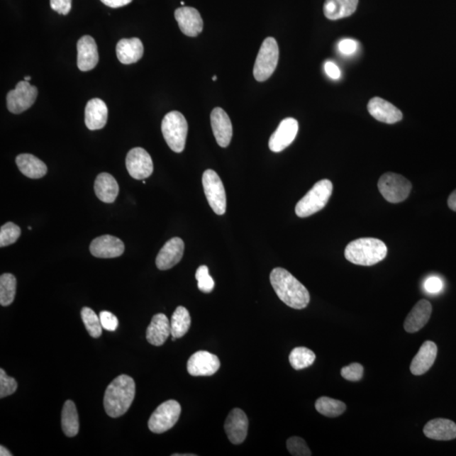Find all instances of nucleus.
I'll return each instance as SVG.
<instances>
[{
	"label": "nucleus",
	"instance_id": "nucleus-1",
	"mask_svg": "<svg viewBox=\"0 0 456 456\" xmlns=\"http://www.w3.org/2000/svg\"><path fill=\"white\" fill-rule=\"evenodd\" d=\"M272 286L283 303L295 309H303L311 302L306 287L283 268H274L269 276Z\"/></svg>",
	"mask_w": 456,
	"mask_h": 456
},
{
	"label": "nucleus",
	"instance_id": "nucleus-2",
	"mask_svg": "<svg viewBox=\"0 0 456 456\" xmlns=\"http://www.w3.org/2000/svg\"><path fill=\"white\" fill-rule=\"evenodd\" d=\"M135 396V383L130 376L122 374L111 383L104 395V409L111 418L127 413Z\"/></svg>",
	"mask_w": 456,
	"mask_h": 456
},
{
	"label": "nucleus",
	"instance_id": "nucleus-3",
	"mask_svg": "<svg viewBox=\"0 0 456 456\" xmlns=\"http://www.w3.org/2000/svg\"><path fill=\"white\" fill-rule=\"evenodd\" d=\"M387 252V245L379 239L362 238L349 243L345 257L354 265L371 267L385 259Z\"/></svg>",
	"mask_w": 456,
	"mask_h": 456
},
{
	"label": "nucleus",
	"instance_id": "nucleus-4",
	"mask_svg": "<svg viewBox=\"0 0 456 456\" xmlns=\"http://www.w3.org/2000/svg\"><path fill=\"white\" fill-rule=\"evenodd\" d=\"M332 191H333V184L329 179L318 181L296 204L295 208L296 216L305 218L321 211L328 203Z\"/></svg>",
	"mask_w": 456,
	"mask_h": 456
},
{
	"label": "nucleus",
	"instance_id": "nucleus-5",
	"mask_svg": "<svg viewBox=\"0 0 456 456\" xmlns=\"http://www.w3.org/2000/svg\"><path fill=\"white\" fill-rule=\"evenodd\" d=\"M162 132L167 144L176 153H181L185 148L188 135V123L178 111L168 113L162 122Z\"/></svg>",
	"mask_w": 456,
	"mask_h": 456
},
{
	"label": "nucleus",
	"instance_id": "nucleus-6",
	"mask_svg": "<svg viewBox=\"0 0 456 456\" xmlns=\"http://www.w3.org/2000/svg\"><path fill=\"white\" fill-rule=\"evenodd\" d=\"M279 60V47L276 39H265L260 47L254 66V77L257 82L267 81L272 77Z\"/></svg>",
	"mask_w": 456,
	"mask_h": 456
},
{
	"label": "nucleus",
	"instance_id": "nucleus-7",
	"mask_svg": "<svg viewBox=\"0 0 456 456\" xmlns=\"http://www.w3.org/2000/svg\"><path fill=\"white\" fill-rule=\"evenodd\" d=\"M378 188L385 200L396 204L406 200L413 185L408 179L400 174L387 172L380 177Z\"/></svg>",
	"mask_w": 456,
	"mask_h": 456
},
{
	"label": "nucleus",
	"instance_id": "nucleus-8",
	"mask_svg": "<svg viewBox=\"0 0 456 456\" xmlns=\"http://www.w3.org/2000/svg\"><path fill=\"white\" fill-rule=\"evenodd\" d=\"M204 191L208 203L216 215L225 214L227 210V197L223 181L214 170L208 169L202 176Z\"/></svg>",
	"mask_w": 456,
	"mask_h": 456
},
{
	"label": "nucleus",
	"instance_id": "nucleus-9",
	"mask_svg": "<svg viewBox=\"0 0 456 456\" xmlns=\"http://www.w3.org/2000/svg\"><path fill=\"white\" fill-rule=\"evenodd\" d=\"M181 406L178 401L169 400L163 402L150 416L148 427L154 433H165L178 422Z\"/></svg>",
	"mask_w": 456,
	"mask_h": 456
},
{
	"label": "nucleus",
	"instance_id": "nucleus-10",
	"mask_svg": "<svg viewBox=\"0 0 456 456\" xmlns=\"http://www.w3.org/2000/svg\"><path fill=\"white\" fill-rule=\"evenodd\" d=\"M38 95V88L28 82H20L7 95V108L11 113L20 114L34 104Z\"/></svg>",
	"mask_w": 456,
	"mask_h": 456
},
{
	"label": "nucleus",
	"instance_id": "nucleus-11",
	"mask_svg": "<svg viewBox=\"0 0 456 456\" xmlns=\"http://www.w3.org/2000/svg\"><path fill=\"white\" fill-rule=\"evenodd\" d=\"M126 167L133 179L144 180L152 174L154 167L152 157L146 150L135 148L128 152L126 157Z\"/></svg>",
	"mask_w": 456,
	"mask_h": 456
},
{
	"label": "nucleus",
	"instance_id": "nucleus-12",
	"mask_svg": "<svg viewBox=\"0 0 456 456\" xmlns=\"http://www.w3.org/2000/svg\"><path fill=\"white\" fill-rule=\"evenodd\" d=\"M299 132V122L294 118H287L280 123L269 138V148L273 152H281L294 143Z\"/></svg>",
	"mask_w": 456,
	"mask_h": 456
},
{
	"label": "nucleus",
	"instance_id": "nucleus-13",
	"mask_svg": "<svg viewBox=\"0 0 456 456\" xmlns=\"http://www.w3.org/2000/svg\"><path fill=\"white\" fill-rule=\"evenodd\" d=\"M218 356L206 351H198L189 357L187 364L189 374L192 376H211L220 369Z\"/></svg>",
	"mask_w": 456,
	"mask_h": 456
},
{
	"label": "nucleus",
	"instance_id": "nucleus-14",
	"mask_svg": "<svg viewBox=\"0 0 456 456\" xmlns=\"http://www.w3.org/2000/svg\"><path fill=\"white\" fill-rule=\"evenodd\" d=\"M224 428L229 440L233 445L242 444L245 440L249 428V420L245 411L239 408L232 410L226 420Z\"/></svg>",
	"mask_w": 456,
	"mask_h": 456
},
{
	"label": "nucleus",
	"instance_id": "nucleus-15",
	"mask_svg": "<svg viewBox=\"0 0 456 456\" xmlns=\"http://www.w3.org/2000/svg\"><path fill=\"white\" fill-rule=\"evenodd\" d=\"M181 32L188 37H197L202 33L203 20L196 9L192 7H181L177 9L174 13Z\"/></svg>",
	"mask_w": 456,
	"mask_h": 456
},
{
	"label": "nucleus",
	"instance_id": "nucleus-16",
	"mask_svg": "<svg viewBox=\"0 0 456 456\" xmlns=\"http://www.w3.org/2000/svg\"><path fill=\"white\" fill-rule=\"evenodd\" d=\"M184 243L180 238L168 240L159 252L156 260L157 267L161 271H167L174 267L183 258Z\"/></svg>",
	"mask_w": 456,
	"mask_h": 456
},
{
	"label": "nucleus",
	"instance_id": "nucleus-17",
	"mask_svg": "<svg viewBox=\"0 0 456 456\" xmlns=\"http://www.w3.org/2000/svg\"><path fill=\"white\" fill-rule=\"evenodd\" d=\"M211 122L216 143L221 148H228L233 137L232 122L228 113L223 109L216 108L212 110Z\"/></svg>",
	"mask_w": 456,
	"mask_h": 456
},
{
	"label": "nucleus",
	"instance_id": "nucleus-18",
	"mask_svg": "<svg viewBox=\"0 0 456 456\" xmlns=\"http://www.w3.org/2000/svg\"><path fill=\"white\" fill-rule=\"evenodd\" d=\"M90 251L96 258H116L125 252V245L121 239L114 236L104 235L95 238L91 242Z\"/></svg>",
	"mask_w": 456,
	"mask_h": 456
},
{
	"label": "nucleus",
	"instance_id": "nucleus-19",
	"mask_svg": "<svg viewBox=\"0 0 456 456\" xmlns=\"http://www.w3.org/2000/svg\"><path fill=\"white\" fill-rule=\"evenodd\" d=\"M99 61V50L94 38L83 36L77 43V66L81 72L94 69Z\"/></svg>",
	"mask_w": 456,
	"mask_h": 456
},
{
	"label": "nucleus",
	"instance_id": "nucleus-20",
	"mask_svg": "<svg viewBox=\"0 0 456 456\" xmlns=\"http://www.w3.org/2000/svg\"><path fill=\"white\" fill-rule=\"evenodd\" d=\"M367 110L376 121L389 125L401 121L403 117L401 110L380 97L372 99L367 104Z\"/></svg>",
	"mask_w": 456,
	"mask_h": 456
},
{
	"label": "nucleus",
	"instance_id": "nucleus-21",
	"mask_svg": "<svg viewBox=\"0 0 456 456\" xmlns=\"http://www.w3.org/2000/svg\"><path fill=\"white\" fill-rule=\"evenodd\" d=\"M433 307L428 300H420L407 316L404 329L408 333H416L423 329L431 317Z\"/></svg>",
	"mask_w": 456,
	"mask_h": 456
},
{
	"label": "nucleus",
	"instance_id": "nucleus-22",
	"mask_svg": "<svg viewBox=\"0 0 456 456\" xmlns=\"http://www.w3.org/2000/svg\"><path fill=\"white\" fill-rule=\"evenodd\" d=\"M437 353L438 347L435 343L431 340L425 342L411 362L410 366L411 374L419 376L427 373L435 364Z\"/></svg>",
	"mask_w": 456,
	"mask_h": 456
},
{
	"label": "nucleus",
	"instance_id": "nucleus-23",
	"mask_svg": "<svg viewBox=\"0 0 456 456\" xmlns=\"http://www.w3.org/2000/svg\"><path fill=\"white\" fill-rule=\"evenodd\" d=\"M423 433L433 440H452L456 438V424L449 419H433L425 425Z\"/></svg>",
	"mask_w": 456,
	"mask_h": 456
},
{
	"label": "nucleus",
	"instance_id": "nucleus-24",
	"mask_svg": "<svg viewBox=\"0 0 456 456\" xmlns=\"http://www.w3.org/2000/svg\"><path fill=\"white\" fill-rule=\"evenodd\" d=\"M171 335V323L165 314L154 316L146 330V339L153 346L160 347L166 343Z\"/></svg>",
	"mask_w": 456,
	"mask_h": 456
},
{
	"label": "nucleus",
	"instance_id": "nucleus-25",
	"mask_svg": "<svg viewBox=\"0 0 456 456\" xmlns=\"http://www.w3.org/2000/svg\"><path fill=\"white\" fill-rule=\"evenodd\" d=\"M109 110L107 105L100 99H93L88 101L85 110V123L90 130H101L108 121Z\"/></svg>",
	"mask_w": 456,
	"mask_h": 456
},
{
	"label": "nucleus",
	"instance_id": "nucleus-26",
	"mask_svg": "<svg viewBox=\"0 0 456 456\" xmlns=\"http://www.w3.org/2000/svg\"><path fill=\"white\" fill-rule=\"evenodd\" d=\"M116 52L118 59L122 64H135L143 56V42L136 38L121 39L117 44Z\"/></svg>",
	"mask_w": 456,
	"mask_h": 456
},
{
	"label": "nucleus",
	"instance_id": "nucleus-27",
	"mask_svg": "<svg viewBox=\"0 0 456 456\" xmlns=\"http://www.w3.org/2000/svg\"><path fill=\"white\" fill-rule=\"evenodd\" d=\"M94 189L96 197L105 203L114 202L119 192L116 179L107 172H101L96 177Z\"/></svg>",
	"mask_w": 456,
	"mask_h": 456
},
{
	"label": "nucleus",
	"instance_id": "nucleus-28",
	"mask_svg": "<svg viewBox=\"0 0 456 456\" xmlns=\"http://www.w3.org/2000/svg\"><path fill=\"white\" fill-rule=\"evenodd\" d=\"M16 162L22 174L30 179H41L47 174L45 163L32 154H21L16 157Z\"/></svg>",
	"mask_w": 456,
	"mask_h": 456
},
{
	"label": "nucleus",
	"instance_id": "nucleus-29",
	"mask_svg": "<svg viewBox=\"0 0 456 456\" xmlns=\"http://www.w3.org/2000/svg\"><path fill=\"white\" fill-rule=\"evenodd\" d=\"M357 4L358 0H326L324 14L331 21L346 18L356 11Z\"/></svg>",
	"mask_w": 456,
	"mask_h": 456
},
{
	"label": "nucleus",
	"instance_id": "nucleus-30",
	"mask_svg": "<svg viewBox=\"0 0 456 456\" xmlns=\"http://www.w3.org/2000/svg\"><path fill=\"white\" fill-rule=\"evenodd\" d=\"M62 428L65 435L68 437H74L79 433V416L74 403L67 401L65 403L62 411Z\"/></svg>",
	"mask_w": 456,
	"mask_h": 456
},
{
	"label": "nucleus",
	"instance_id": "nucleus-31",
	"mask_svg": "<svg viewBox=\"0 0 456 456\" xmlns=\"http://www.w3.org/2000/svg\"><path fill=\"white\" fill-rule=\"evenodd\" d=\"M171 335L177 339L183 338L191 325V318L187 308L179 306L176 308L171 320Z\"/></svg>",
	"mask_w": 456,
	"mask_h": 456
},
{
	"label": "nucleus",
	"instance_id": "nucleus-32",
	"mask_svg": "<svg viewBox=\"0 0 456 456\" xmlns=\"http://www.w3.org/2000/svg\"><path fill=\"white\" fill-rule=\"evenodd\" d=\"M316 408L318 413L326 417L336 418L345 413L347 406L343 401L323 396L316 401Z\"/></svg>",
	"mask_w": 456,
	"mask_h": 456
},
{
	"label": "nucleus",
	"instance_id": "nucleus-33",
	"mask_svg": "<svg viewBox=\"0 0 456 456\" xmlns=\"http://www.w3.org/2000/svg\"><path fill=\"white\" fill-rule=\"evenodd\" d=\"M316 354L307 347H296L290 353V365L295 370H301L311 367L316 361Z\"/></svg>",
	"mask_w": 456,
	"mask_h": 456
},
{
	"label": "nucleus",
	"instance_id": "nucleus-34",
	"mask_svg": "<svg viewBox=\"0 0 456 456\" xmlns=\"http://www.w3.org/2000/svg\"><path fill=\"white\" fill-rule=\"evenodd\" d=\"M16 279L12 274L6 273L0 277V304L9 306L15 299Z\"/></svg>",
	"mask_w": 456,
	"mask_h": 456
},
{
	"label": "nucleus",
	"instance_id": "nucleus-35",
	"mask_svg": "<svg viewBox=\"0 0 456 456\" xmlns=\"http://www.w3.org/2000/svg\"><path fill=\"white\" fill-rule=\"evenodd\" d=\"M82 318L85 325L88 333L90 334L93 338H99L103 332V326H101L100 317L96 316V313L92 311L91 308L84 307L81 312Z\"/></svg>",
	"mask_w": 456,
	"mask_h": 456
},
{
	"label": "nucleus",
	"instance_id": "nucleus-36",
	"mask_svg": "<svg viewBox=\"0 0 456 456\" xmlns=\"http://www.w3.org/2000/svg\"><path fill=\"white\" fill-rule=\"evenodd\" d=\"M21 228L13 223H7L0 229V247L4 248L15 243L21 236Z\"/></svg>",
	"mask_w": 456,
	"mask_h": 456
},
{
	"label": "nucleus",
	"instance_id": "nucleus-37",
	"mask_svg": "<svg viewBox=\"0 0 456 456\" xmlns=\"http://www.w3.org/2000/svg\"><path fill=\"white\" fill-rule=\"evenodd\" d=\"M196 278L198 282V289L205 294H210L213 291L215 282L210 276L209 269L206 265H201L199 267L196 274Z\"/></svg>",
	"mask_w": 456,
	"mask_h": 456
},
{
	"label": "nucleus",
	"instance_id": "nucleus-38",
	"mask_svg": "<svg viewBox=\"0 0 456 456\" xmlns=\"http://www.w3.org/2000/svg\"><path fill=\"white\" fill-rule=\"evenodd\" d=\"M287 450L292 455L295 456H311V450H309L306 442L302 438L291 437L287 441Z\"/></svg>",
	"mask_w": 456,
	"mask_h": 456
},
{
	"label": "nucleus",
	"instance_id": "nucleus-39",
	"mask_svg": "<svg viewBox=\"0 0 456 456\" xmlns=\"http://www.w3.org/2000/svg\"><path fill=\"white\" fill-rule=\"evenodd\" d=\"M18 388L16 380L9 377L3 369H0V398H4L14 394Z\"/></svg>",
	"mask_w": 456,
	"mask_h": 456
},
{
	"label": "nucleus",
	"instance_id": "nucleus-40",
	"mask_svg": "<svg viewBox=\"0 0 456 456\" xmlns=\"http://www.w3.org/2000/svg\"><path fill=\"white\" fill-rule=\"evenodd\" d=\"M364 371V367L362 365L354 362V364L343 367L340 374L348 382H356L362 379Z\"/></svg>",
	"mask_w": 456,
	"mask_h": 456
},
{
	"label": "nucleus",
	"instance_id": "nucleus-41",
	"mask_svg": "<svg viewBox=\"0 0 456 456\" xmlns=\"http://www.w3.org/2000/svg\"><path fill=\"white\" fill-rule=\"evenodd\" d=\"M101 326L108 331H115L118 326V320L113 313L109 311H101L99 314Z\"/></svg>",
	"mask_w": 456,
	"mask_h": 456
},
{
	"label": "nucleus",
	"instance_id": "nucleus-42",
	"mask_svg": "<svg viewBox=\"0 0 456 456\" xmlns=\"http://www.w3.org/2000/svg\"><path fill=\"white\" fill-rule=\"evenodd\" d=\"M50 6L60 15H68L72 11V0H50Z\"/></svg>",
	"mask_w": 456,
	"mask_h": 456
},
{
	"label": "nucleus",
	"instance_id": "nucleus-43",
	"mask_svg": "<svg viewBox=\"0 0 456 456\" xmlns=\"http://www.w3.org/2000/svg\"><path fill=\"white\" fill-rule=\"evenodd\" d=\"M444 287V283L440 277H430L427 279L424 282V289L429 294H438L440 292Z\"/></svg>",
	"mask_w": 456,
	"mask_h": 456
},
{
	"label": "nucleus",
	"instance_id": "nucleus-44",
	"mask_svg": "<svg viewBox=\"0 0 456 456\" xmlns=\"http://www.w3.org/2000/svg\"><path fill=\"white\" fill-rule=\"evenodd\" d=\"M338 48L345 55H351L356 52L357 43L352 39H343L339 43Z\"/></svg>",
	"mask_w": 456,
	"mask_h": 456
},
{
	"label": "nucleus",
	"instance_id": "nucleus-45",
	"mask_svg": "<svg viewBox=\"0 0 456 456\" xmlns=\"http://www.w3.org/2000/svg\"><path fill=\"white\" fill-rule=\"evenodd\" d=\"M326 73L328 74L331 79H338L340 77V70L338 65L333 62H326L325 65Z\"/></svg>",
	"mask_w": 456,
	"mask_h": 456
},
{
	"label": "nucleus",
	"instance_id": "nucleus-46",
	"mask_svg": "<svg viewBox=\"0 0 456 456\" xmlns=\"http://www.w3.org/2000/svg\"><path fill=\"white\" fill-rule=\"evenodd\" d=\"M101 1L110 8H119L128 6L133 0H101Z\"/></svg>",
	"mask_w": 456,
	"mask_h": 456
},
{
	"label": "nucleus",
	"instance_id": "nucleus-47",
	"mask_svg": "<svg viewBox=\"0 0 456 456\" xmlns=\"http://www.w3.org/2000/svg\"><path fill=\"white\" fill-rule=\"evenodd\" d=\"M448 206L451 210L456 211V189L451 193L448 199Z\"/></svg>",
	"mask_w": 456,
	"mask_h": 456
},
{
	"label": "nucleus",
	"instance_id": "nucleus-48",
	"mask_svg": "<svg viewBox=\"0 0 456 456\" xmlns=\"http://www.w3.org/2000/svg\"><path fill=\"white\" fill-rule=\"evenodd\" d=\"M0 455L1 456H12L11 451H9L6 447L0 446Z\"/></svg>",
	"mask_w": 456,
	"mask_h": 456
},
{
	"label": "nucleus",
	"instance_id": "nucleus-49",
	"mask_svg": "<svg viewBox=\"0 0 456 456\" xmlns=\"http://www.w3.org/2000/svg\"><path fill=\"white\" fill-rule=\"evenodd\" d=\"M30 79H32V78H30V77H26L25 79H24V81L29 82Z\"/></svg>",
	"mask_w": 456,
	"mask_h": 456
},
{
	"label": "nucleus",
	"instance_id": "nucleus-50",
	"mask_svg": "<svg viewBox=\"0 0 456 456\" xmlns=\"http://www.w3.org/2000/svg\"><path fill=\"white\" fill-rule=\"evenodd\" d=\"M212 79H213V81H214V82H216V79H218V77H214L213 78H212Z\"/></svg>",
	"mask_w": 456,
	"mask_h": 456
},
{
	"label": "nucleus",
	"instance_id": "nucleus-51",
	"mask_svg": "<svg viewBox=\"0 0 456 456\" xmlns=\"http://www.w3.org/2000/svg\"><path fill=\"white\" fill-rule=\"evenodd\" d=\"M181 4H182V6H184V1L181 2Z\"/></svg>",
	"mask_w": 456,
	"mask_h": 456
}]
</instances>
